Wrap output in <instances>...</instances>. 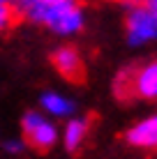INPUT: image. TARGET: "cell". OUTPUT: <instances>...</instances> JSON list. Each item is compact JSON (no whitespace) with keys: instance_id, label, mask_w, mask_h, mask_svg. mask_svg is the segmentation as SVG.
<instances>
[{"instance_id":"1","label":"cell","mask_w":157,"mask_h":159,"mask_svg":"<svg viewBox=\"0 0 157 159\" xmlns=\"http://www.w3.org/2000/svg\"><path fill=\"white\" fill-rule=\"evenodd\" d=\"M16 14L58 35H74L83 28V9L76 0H16Z\"/></svg>"},{"instance_id":"2","label":"cell","mask_w":157,"mask_h":159,"mask_svg":"<svg viewBox=\"0 0 157 159\" xmlns=\"http://www.w3.org/2000/svg\"><path fill=\"white\" fill-rule=\"evenodd\" d=\"M113 90L118 92V97L157 99V60L132 72H122L113 83Z\"/></svg>"},{"instance_id":"3","label":"cell","mask_w":157,"mask_h":159,"mask_svg":"<svg viewBox=\"0 0 157 159\" xmlns=\"http://www.w3.org/2000/svg\"><path fill=\"white\" fill-rule=\"evenodd\" d=\"M21 127H23V134L28 139V143L37 150H48L53 148V143L58 141V129L56 125L51 122L46 116L37 111H30L25 113L23 120H21Z\"/></svg>"},{"instance_id":"4","label":"cell","mask_w":157,"mask_h":159,"mask_svg":"<svg viewBox=\"0 0 157 159\" xmlns=\"http://www.w3.org/2000/svg\"><path fill=\"white\" fill-rule=\"evenodd\" d=\"M127 37L134 46L139 44H148L157 39V16L143 5L129 7L127 14Z\"/></svg>"},{"instance_id":"5","label":"cell","mask_w":157,"mask_h":159,"mask_svg":"<svg viewBox=\"0 0 157 159\" xmlns=\"http://www.w3.org/2000/svg\"><path fill=\"white\" fill-rule=\"evenodd\" d=\"M51 62L67 81H81L83 79V62H81V56H79L76 48H72V46L56 48L53 56H51Z\"/></svg>"},{"instance_id":"6","label":"cell","mask_w":157,"mask_h":159,"mask_svg":"<svg viewBox=\"0 0 157 159\" xmlns=\"http://www.w3.org/2000/svg\"><path fill=\"white\" fill-rule=\"evenodd\" d=\"M125 139H127V143L134 145V148L155 150L157 148V113L143 118L141 122H136L134 127H129Z\"/></svg>"},{"instance_id":"7","label":"cell","mask_w":157,"mask_h":159,"mask_svg":"<svg viewBox=\"0 0 157 159\" xmlns=\"http://www.w3.org/2000/svg\"><path fill=\"white\" fill-rule=\"evenodd\" d=\"M88 129H90V122L85 118H72L67 125H65V131H62V143L69 152H76L81 145H83L85 136H88Z\"/></svg>"},{"instance_id":"8","label":"cell","mask_w":157,"mask_h":159,"mask_svg":"<svg viewBox=\"0 0 157 159\" xmlns=\"http://www.w3.org/2000/svg\"><path fill=\"white\" fill-rule=\"evenodd\" d=\"M42 108H44L46 113H51V116H56V118H67V116L74 113L72 99L58 95V92H46V95H42Z\"/></svg>"},{"instance_id":"9","label":"cell","mask_w":157,"mask_h":159,"mask_svg":"<svg viewBox=\"0 0 157 159\" xmlns=\"http://www.w3.org/2000/svg\"><path fill=\"white\" fill-rule=\"evenodd\" d=\"M14 21H16V9L12 7V2H0V32L12 28Z\"/></svg>"},{"instance_id":"10","label":"cell","mask_w":157,"mask_h":159,"mask_svg":"<svg viewBox=\"0 0 157 159\" xmlns=\"http://www.w3.org/2000/svg\"><path fill=\"white\" fill-rule=\"evenodd\" d=\"M5 150L12 152V155H19V152L23 150V143H21V141H9V143L5 145Z\"/></svg>"},{"instance_id":"11","label":"cell","mask_w":157,"mask_h":159,"mask_svg":"<svg viewBox=\"0 0 157 159\" xmlns=\"http://www.w3.org/2000/svg\"><path fill=\"white\" fill-rule=\"evenodd\" d=\"M141 5H143V7H148L150 12L157 16V0H141Z\"/></svg>"},{"instance_id":"12","label":"cell","mask_w":157,"mask_h":159,"mask_svg":"<svg viewBox=\"0 0 157 159\" xmlns=\"http://www.w3.org/2000/svg\"><path fill=\"white\" fill-rule=\"evenodd\" d=\"M122 5H127V7H136V5H141V0H120Z\"/></svg>"},{"instance_id":"13","label":"cell","mask_w":157,"mask_h":159,"mask_svg":"<svg viewBox=\"0 0 157 159\" xmlns=\"http://www.w3.org/2000/svg\"><path fill=\"white\" fill-rule=\"evenodd\" d=\"M0 2H12V0H0Z\"/></svg>"}]
</instances>
